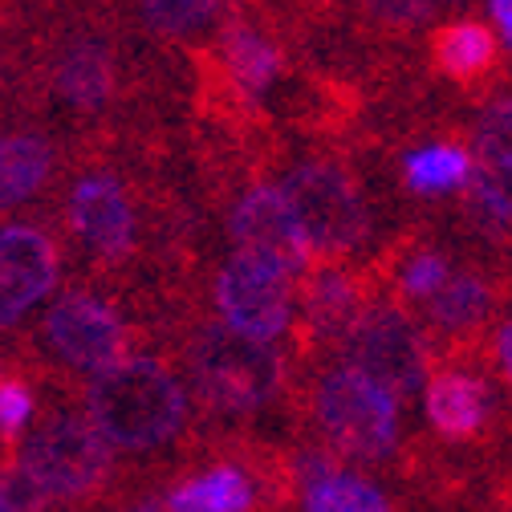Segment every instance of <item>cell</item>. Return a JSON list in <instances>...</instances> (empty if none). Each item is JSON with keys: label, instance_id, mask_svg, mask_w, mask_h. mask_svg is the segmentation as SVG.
Returning <instances> with one entry per match:
<instances>
[{"label": "cell", "instance_id": "1", "mask_svg": "<svg viewBox=\"0 0 512 512\" xmlns=\"http://www.w3.org/2000/svg\"><path fill=\"white\" fill-rule=\"evenodd\" d=\"M86 419L110 452L143 456L175 443L187 423V391L159 358H135L98 370L86 387Z\"/></svg>", "mask_w": 512, "mask_h": 512}, {"label": "cell", "instance_id": "2", "mask_svg": "<svg viewBox=\"0 0 512 512\" xmlns=\"http://www.w3.org/2000/svg\"><path fill=\"white\" fill-rule=\"evenodd\" d=\"M114 472V452L90 427L86 415L57 411L45 415L21 443V480L45 500L78 504L106 488Z\"/></svg>", "mask_w": 512, "mask_h": 512}, {"label": "cell", "instance_id": "3", "mask_svg": "<svg viewBox=\"0 0 512 512\" xmlns=\"http://www.w3.org/2000/svg\"><path fill=\"white\" fill-rule=\"evenodd\" d=\"M187 370L204 403L220 415H252L281 391V354L224 326H200L187 342Z\"/></svg>", "mask_w": 512, "mask_h": 512}, {"label": "cell", "instance_id": "4", "mask_svg": "<svg viewBox=\"0 0 512 512\" xmlns=\"http://www.w3.org/2000/svg\"><path fill=\"white\" fill-rule=\"evenodd\" d=\"M313 423L338 456L378 464L399 447V399L354 366H334L313 387Z\"/></svg>", "mask_w": 512, "mask_h": 512}, {"label": "cell", "instance_id": "5", "mask_svg": "<svg viewBox=\"0 0 512 512\" xmlns=\"http://www.w3.org/2000/svg\"><path fill=\"white\" fill-rule=\"evenodd\" d=\"M285 200L305 232L309 256H346L358 248V240L366 236V204L362 191L354 183V175L338 163H301L289 171L285 179Z\"/></svg>", "mask_w": 512, "mask_h": 512}, {"label": "cell", "instance_id": "6", "mask_svg": "<svg viewBox=\"0 0 512 512\" xmlns=\"http://www.w3.org/2000/svg\"><path fill=\"white\" fill-rule=\"evenodd\" d=\"M346 366L374 378L395 399H411L427 378V342L399 305H366L346 330Z\"/></svg>", "mask_w": 512, "mask_h": 512}, {"label": "cell", "instance_id": "7", "mask_svg": "<svg viewBox=\"0 0 512 512\" xmlns=\"http://www.w3.org/2000/svg\"><path fill=\"white\" fill-rule=\"evenodd\" d=\"M41 334L57 362H66L70 370H86V374H98V370L122 362L126 350H131V330H126V322L94 293L57 297L45 313Z\"/></svg>", "mask_w": 512, "mask_h": 512}, {"label": "cell", "instance_id": "8", "mask_svg": "<svg viewBox=\"0 0 512 512\" xmlns=\"http://www.w3.org/2000/svg\"><path fill=\"white\" fill-rule=\"evenodd\" d=\"M216 309L220 326L248 338L273 346L293 317V293L289 277H281L269 265H256L248 256H232L216 277Z\"/></svg>", "mask_w": 512, "mask_h": 512}, {"label": "cell", "instance_id": "9", "mask_svg": "<svg viewBox=\"0 0 512 512\" xmlns=\"http://www.w3.org/2000/svg\"><path fill=\"white\" fill-rule=\"evenodd\" d=\"M228 236H232L236 256H248L256 265H269L281 277H297L309 265L305 232H301L281 187L261 183V187L244 191L232 208Z\"/></svg>", "mask_w": 512, "mask_h": 512}, {"label": "cell", "instance_id": "10", "mask_svg": "<svg viewBox=\"0 0 512 512\" xmlns=\"http://www.w3.org/2000/svg\"><path fill=\"white\" fill-rule=\"evenodd\" d=\"M61 273V252L45 228L9 224L0 228V330L49 297Z\"/></svg>", "mask_w": 512, "mask_h": 512}, {"label": "cell", "instance_id": "11", "mask_svg": "<svg viewBox=\"0 0 512 512\" xmlns=\"http://www.w3.org/2000/svg\"><path fill=\"white\" fill-rule=\"evenodd\" d=\"M70 228L98 261H126L135 248V204L118 175H82L70 191Z\"/></svg>", "mask_w": 512, "mask_h": 512}, {"label": "cell", "instance_id": "12", "mask_svg": "<svg viewBox=\"0 0 512 512\" xmlns=\"http://www.w3.org/2000/svg\"><path fill=\"white\" fill-rule=\"evenodd\" d=\"M423 407H427V423L443 439H452V443L480 439L484 427H488V415H492L488 387L476 374H464V370H439V374H431Z\"/></svg>", "mask_w": 512, "mask_h": 512}, {"label": "cell", "instance_id": "13", "mask_svg": "<svg viewBox=\"0 0 512 512\" xmlns=\"http://www.w3.org/2000/svg\"><path fill=\"white\" fill-rule=\"evenodd\" d=\"M53 86L74 110L98 114L114 98V61L94 37H70L53 57Z\"/></svg>", "mask_w": 512, "mask_h": 512}, {"label": "cell", "instance_id": "14", "mask_svg": "<svg viewBox=\"0 0 512 512\" xmlns=\"http://www.w3.org/2000/svg\"><path fill=\"white\" fill-rule=\"evenodd\" d=\"M53 179V147L37 135H0V212L33 204Z\"/></svg>", "mask_w": 512, "mask_h": 512}, {"label": "cell", "instance_id": "15", "mask_svg": "<svg viewBox=\"0 0 512 512\" xmlns=\"http://www.w3.org/2000/svg\"><path fill=\"white\" fill-rule=\"evenodd\" d=\"M256 488L236 464H216L212 472L167 492V512H252Z\"/></svg>", "mask_w": 512, "mask_h": 512}, {"label": "cell", "instance_id": "16", "mask_svg": "<svg viewBox=\"0 0 512 512\" xmlns=\"http://www.w3.org/2000/svg\"><path fill=\"white\" fill-rule=\"evenodd\" d=\"M431 53H435L439 70H443L447 78L472 86V82H480V78L496 66L500 45H496V37H492L488 25H480V21H460V25H447V29L435 33Z\"/></svg>", "mask_w": 512, "mask_h": 512}, {"label": "cell", "instance_id": "17", "mask_svg": "<svg viewBox=\"0 0 512 512\" xmlns=\"http://www.w3.org/2000/svg\"><path fill=\"white\" fill-rule=\"evenodd\" d=\"M366 309L354 277L326 269V273H313L309 289H305V313L309 322L317 326V334H330V338H346V330L354 326V317Z\"/></svg>", "mask_w": 512, "mask_h": 512}, {"label": "cell", "instance_id": "18", "mask_svg": "<svg viewBox=\"0 0 512 512\" xmlns=\"http://www.w3.org/2000/svg\"><path fill=\"white\" fill-rule=\"evenodd\" d=\"M492 309V289L472 273H447V281L427 297V313L443 334H468Z\"/></svg>", "mask_w": 512, "mask_h": 512}, {"label": "cell", "instance_id": "19", "mask_svg": "<svg viewBox=\"0 0 512 512\" xmlns=\"http://www.w3.org/2000/svg\"><path fill=\"white\" fill-rule=\"evenodd\" d=\"M305 512H391V500L382 496L378 484H370L358 472L322 468L309 476Z\"/></svg>", "mask_w": 512, "mask_h": 512}, {"label": "cell", "instance_id": "20", "mask_svg": "<svg viewBox=\"0 0 512 512\" xmlns=\"http://www.w3.org/2000/svg\"><path fill=\"white\" fill-rule=\"evenodd\" d=\"M468 171H472V155L464 147H452V143L423 147V151H411L403 159L407 187L419 191V196H443V191L468 183Z\"/></svg>", "mask_w": 512, "mask_h": 512}, {"label": "cell", "instance_id": "21", "mask_svg": "<svg viewBox=\"0 0 512 512\" xmlns=\"http://www.w3.org/2000/svg\"><path fill=\"white\" fill-rule=\"evenodd\" d=\"M224 53H228V57H224L228 70H232L236 82L248 86V90H265V86L281 74L277 49H273L269 41H261L256 33H248V29L228 33V37H224Z\"/></svg>", "mask_w": 512, "mask_h": 512}, {"label": "cell", "instance_id": "22", "mask_svg": "<svg viewBox=\"0 0 512 512\" xmlns=\"http://www.w3.org/2000/svg\"><path fill=\"white\" fill-rule=\"evenodd\" d=\"M224 0H139L143 21L163 37H196L220 17Z\"/></svg>", "mask_w": 512, "mask_h": 512}, {"label": "cell", "instance_id": "23", "mask_svg": "<svg viewBox=\"0 0 512 512\" xmlns=\"http://www.w3.org/2000/svg\"><path fill=\"white\" fill-rule=\"evenodd\" d=\"M472 171L508 179V102H500L492 110V118H484V126H480V151H476V167Z\"/></svg>", "mask_w": 512, "mask_h": 512}, {"label": "cell", "instance_id": "24", "mask_svg": "<svg viewBox=\"0 0 512 512\" xmlns=\"http://www.w3.org/2000/svg\"><path fill=\"white\" fill-rule=\"evenodd\" d=\"M37 415V395L21 378H0V439H17Z\"/></svg>", "mask_w": 512, "mask_h": 512}, {"label": "cell", "instance_id": "25", "mask_svg": "<svg viewBox=\"0 0 512 512\" xmlns=\"http://www.w3.org/2000/svg\"><path fill=\"white\" fill-rule=\"evenodd\" d=\"M447 273H452V265H447L439 252H415L403 269V293L415 301H427L447 281Z\"/></svg>", "mask_w": 512, "mask_h": 512}, {"label": "cell", "instance_id": "26", "mask_svg": "<svg viewBox=\"0 0 512 512\" xmlns=\"http://www.w3.org/2000/svg\"><path fill=\"white\" fill-rule=\"evenodd\" d=\"M366 9L378 21L403 29V25H419V21L431 17V0H366Z\"/></svg>", "mask_w": 512, "mask_h": 512}, {"label": "cell", "instance_id": "27", "mask_svg": "<svg viewBox=\"0 0 512 512\" xmlns=\"http://www.w3.org/2000/svg\"><path fill=\"white\" fill-rule=\"evenodd\" d=\"M492 21H496V29L508 37V21H512V0H492Z\"/></svg>", "mask_w": 512, "mask_h": 512}, {"label": "cell", "instance_id": "28", "mask_svg": "<svg viewBox=\"0 0 512 512\" xmlns=\"http://www.w3.org/2000/svg\"><path fill=\"white\" fill-rule=\"evenodd\" d=\"M496 358H500V370L508 374V362H512V350H508V326H500V334H496Z\"/></svg>", "mask_w": 512, "mask_h": 512}, {"label": "cell", "instance_id": "29", "mask_svg": "<svg viewBox=\"0 0 512 512\" xmlns=\"http://www.w3.org/2000/svg\"><path fill=\"white\" fill-rule=\"evenodd\" d=\"M0 512H21L17 500L9 496V484H5V480H0Z\"/></svg>", "mask_w": 512, "mask_h": 512}, {"label": "cell", "instance_id": "30", "mask_svg": "<svg viewBox=\"0 0 512 512\" xmlns=\"http://www.w3.org/2000/svg\"><path fill=\"white\" fill-rule=\"evenodd\" d=\"M122 512H167L163 504H135V508H122Z\"/></svg>", "mask_w": 512, "mask_h": 512}]
</instances>
